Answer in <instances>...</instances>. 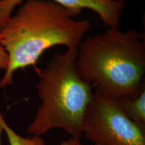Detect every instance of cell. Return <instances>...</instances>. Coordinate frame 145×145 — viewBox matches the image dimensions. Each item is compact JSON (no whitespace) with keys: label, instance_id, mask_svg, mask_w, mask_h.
I'll return each mask as SVG.
<instances>
[{"label":"cell","instance_id":"9","mask_svg":"<svg viewBox=\"0 0 145 145\" xmlns=\"http://www.w3.org/2000/svg\"><path fill=\"white\" fill-rule=\"evenodd\" d=\"M59 145H83L81 142L80 139L75 138H71L68 140H63L60 143Z\"/></svg>","mask_w":145,"mask_h":145},{"label":"cell","instance_id":"4","mask_svg":"<svg viewBox=\"0 0 145 145\" xmlns=\"http://www.w3.org/2000/svg\"><path fill=\"white\" fill-rule=\"evenodd\" d=\"M81 133L95 145H145V129L126 116L118 99L93 93Z\"/></svg>","mask_w":145,"mask_h":145},{"label":"cell","instance_id":"7","mask_svg":"<svg viewBox=\"0 0 145 145\" xmlns=\"http://www.w3.org/2000/svg\"><path fill=\"white\" fill-rule=\"evenodd\" d=\"M3 128L10 145H46L45 141L41 137L33 136L32 137L25 138L18 135L9 126L5 120L3 123Z\"/></svg>","mask_w":145,"mask_h":145},{"label":"cell","instance_id":"11","mask_svg":"<svg viewBox=\"0 0 145 145\" xmlns=\"http://www.w3.org/2000/svg\"><path fill=\"white\" fill-rule=\"evenodd\" d=\"M108 1H117V2L126 3V1H128V0H108Z\"/></svg>","mask_w":145,"mask_h":145},{"label":"cell","instance_id":"1","mask_svg":"<svg viewBox=\"0 0 145 145\" xmlns=\"http://www.w3.org/2000/svg\"><path fill=\"white\" fill-rule=\"evenodd\" d=\"M49 0H26L0 28V44L8 57L0 88L12 86L16 72L35 67L46 50L57 46L77 48L91 28L89 19Z\"/></svg>","mask_w":145,"mask_h":145},{"label":"cell","instance_id":"8","mask_svg":"<svg viewBox=\"0 0 145 145\" xmlns=\"http://www.w3.org/2000/svg\"><path fill=\"white\" fill-rule=\"evenodd\" d=\"M8 65V54L0 44V70L5 71Z\"/></svg>","mask_w":145,"mask_h":145},{"label":"cell","instance_id":"10","mask_svg":"<svg viewBox=\"0 0 145 145\" xmlns=\"http://www.w3.org/2000/svg\"><path fill=\"white\" fill-rule=\"evenodd\" d=\"M5 121L4 118L3 116V114L1 112L0 109V145H1V137H2L3 132V123Z\"/></svg>","mask_w":145,"mask_h":145},{"label":"cell","instance_id":"5","mask_svg":"<svg viewBox=\"0 0 145 145\" xmlns=\"http://www.w3.org/2000/svg\"><path fill=\"white\" fill-rule=\"evenodd\" d=\"M24 0H0V28L11 17L16 7ZM79 15L83 10H89L98 16L108 28L118 29L126 3L108 0H49Z\"/></svg>","mask_w":145,"mask_h":145},{"label":"cell","instance_id":"2","mask_svg":"<svg viewBox=\"0 0 145 145\" xmlns=\"http://www.w3.org/2000/svg\"><path fill=\"white\" fill-rule=\"evenodd\" d=\"M76 66L94 93L118 99L145 88V40L135 29L106 31L83 40Z\"/></svg>","mask_w":145,"mask_h":145},{"label":"cell","instance_id":"3","mask_svg":"<svg viewBox=\"0 0 145 145\" xmlns=\"http://www.w3.org/2000/svg\"><path fill=\"white\" fill-rule=\"evenodd\" d=\"M77 48L54 54L42 69L37 70L36 84L41 103L27 128L41 137L51 130H64L71 138L81 139L84 114L93 96L91 84L76 66Z\"/></svg>","mask_w":145,"mask_h":145},{"label":"cell","instance_id":"6","mask_svg":"<svg viewBox=\"0 0 145 145\" xmlns=\"http://www.w3.org/2000/svg\"><path fill=\"white\" fill-rule=\"evenodd\" d=\"M118 101L127 116L145 129V88L135 95L120 97Z\"/></svg>","mask_w":145,"mask_h":145}]
</instances>
